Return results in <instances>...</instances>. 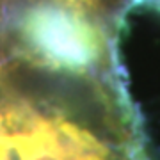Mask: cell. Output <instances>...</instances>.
Returning <instances> with one entry per match:
<instances>
[{
	"instance_id": "cell-1",
	"label": "cell",
	"mask_w": 160,
	"mask_h": 160,
	"mask_svg": "<svg viewBox=\"0 0 160 160\" xmlns=\"http://www.w3.org/2000/svg\"><path fill=\"white\" fill-rule=\"evenodd\" d=\"M14 20L12 55L77 73L118 66L103 22L66 0H38Z\"/></svg>"
},
{
	"instance_id": "cell-2",
	"label": "cell",
	"mask_w": 160,
	"mask_h": 160,
	"mask_svg": "<svg viewBox=\"0 0 160 160\" xmlns=\"http://www.w3.org/2000/svg\"><path fill=\"white\" fill-rule=\"evenodd\" d=\"M135 6H144V7H149V9L160 12V0H132L130 7H135Z\"/></svg>"
}]
</instances>
